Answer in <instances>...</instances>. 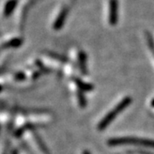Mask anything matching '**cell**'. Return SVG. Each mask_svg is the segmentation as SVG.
Masks as SVG:
<instances>
[{
	"label": "cell",
	"instance_id": "cell-1",
	"mask_svg": "<svg viewBox=\"0 0 154 154\" xmlns=\"http://www.w3.org/2000/svg\"><path fill=\"white\" fill-rule=\"evenodd\" d=\"M107 23L113 27L116 26L119 19V3L118 0H108L106 11Z\"/></svg>",
	"mask_w": 154,
	"mask_h": 154
},
{
	"label": "cell",
	"instance_id": "cell-2",
	"mask_svg": "<svg viewBox=\"0 0 154 154\" xmlns=\"http://www.w3.org/2000/svg\"><path fill=\"white\" fill-rule=\"evenodd\" d=\"M129 102H130V100H129V99H124L122 102H121L119 105H118V106H116L114 110H112L111 112H110V114L108 116H105V118L104 119V121L102 122L101 123H100V125H99V128H105V127L108 125V123L109 122H110L112 121L114 118H115V116L117 114H118V112H120L121 110H122L125 107H126L127 105L129 104Z\"/></svg>",
	"mask_w": 154,
	"mask_h": 154
},
{
	"label": "cell",
	"instance_id": "cell-3",
	"mask_svg": "<svg viewBox=\"0 0 154 154\" xmlns=\"http://www.w3.org/2000/svg\"><path fill=\"white\" fill-rule=\"evenodd\" d=\"M69 12V8L68 6L64 5L61 8L58 14L57 15L56 19L53 22V24H52V28L54 30H59L60 28L63 27Z\"/></svg>",
	"mask_w": 154,
	"mask_h": 154
},
{
	"label": "cell",
	"instance_id": "cell-4",
	"mask_svg": "<svg viewBox=\"0 0 154 154\" xmlns=\"http://www.w3.org/2000/svg\"><path fill=\"white\" fill-rule=\"evenodd\" d=\"M18 0H10L7 4H6L5 7V11H4V15L5 17H8L10 16L13 11L15 10V8L17 7Z\"/></svg>",
	"mask_w": 154,
	"mask_h": 154
}]
</instances>
